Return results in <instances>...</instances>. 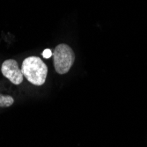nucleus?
<instances>
[{
	"instance_id": "f257e3e1",
	"label": "nucleus",
	"mask_w": 147,
	"mask_h": 147,
	"mask_svg": "<svg viewBox=\"0 0 147 147\" xmlns=\"http://www.w3.org/2000/svg\"><path fill=\"white\" fill-rule=\"evenodd\" d=\"M21 71L28 81L34 86H42L46 81L48 67L38 57H29L26 58L22 63Z\"/></svg>"
},
{
	"instance_id": "f03ea898",
	"label": "nucleus",
	"mask_w": 147,
	"mask_h": 147,
	"mask_svg": "<svg viewBox=\"0 0 147 147\" xmlns=\"http://www.w3.org/2000/svg\"><path fill=\"white\" fill-rule=\"evenodd\" d=\"M55 70L58 74L67 73L75 61V55L72 49L67 44H59L53 53Z\"/></svg>"
},
{
	"instance_id": "7ed1b4c3",
	"label": "nucleus",
	"mask_w": 147,
	"mask_h": 147,
	"mask_svg": "<svg viewBox=\"0 0 147 147\" xmlns=\"http://www.w3.org/2000/svg\"><path fill=\"white\" fill-rule=\"evenodd\" d=\"M2 74L14 85H20L23 81V73L18 63L13 59L5 60L1 67Z\"/></svg>"
},
{
	"instance_id": "39448f33",
	"label": "nucleus",
	"mask_w": 147,
	"mask_h": 147,
	"mask_svg": "<svg viewBox=\"0 0 147 147\" xmlns=\"http://www.w3.org/2000/svg\"><path fill=\"white\" fill-rule=\"evenodd\" d=\"M52 55H53V53H52V51L49 49H46L42 52V57L44 58H49Z\"/></svg>"
},
{
	"instance_id": "20e7f679",
	"label": "nucleus",
	"mask_w": 147,
	"mask_h": 147,
	"mask_svg": "<svg viewBox=\"0 0 147 147\" xmlns=\"http://www.w3.org/2000/svg\"><path fill=\"white\" fill-rule=\"evenodd\" d=\"M14 102V99L11 96L8 95H2L0 94V107L2 108H7V107H10L13 104Z\"/></svg>"
}]
</instances>
